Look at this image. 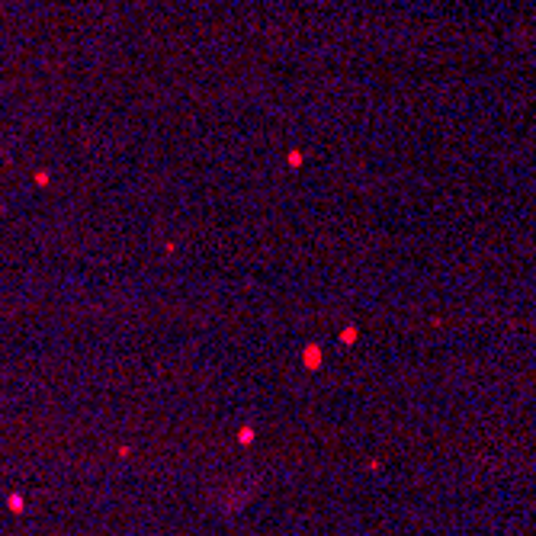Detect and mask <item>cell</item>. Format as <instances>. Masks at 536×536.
<instances>
[{
    "label": "cell",
    "mask_w": 536,
    "mask_h": 536,
    "mask_svg": "<svg viewBox=\"0 0 536 536\" xmlns=\"http://www.w3.org/2000/svg\"><path fill=\"white\" fill-rule=\"evenodd\" d=\"M302 363L309 366V370H318V366H321V350L315 344H309V347H305V353H302Z\"/></svg>",
    "instance_id": "cell-1"
},
{
    "label": "cell",
    "mask_w": 536,
    "mask_h": 536,
    "mask_svg": "<svg viewBox=\"0 0 536 536\" xmlns=\"http://www.w3.org/2000/svg\"><path fill=\"white\" fill-rule=\"evenodd\" d=\"M238 443H241V446L254 443V427H241V430H238Z\"/></svg>",
    "instance_id": "cell-2"
}]
</instances>
